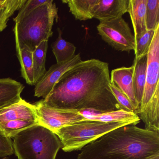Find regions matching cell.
Returning <instances> with one entry per match:
<instances>
[{"label": "cell", "mask_w": 159, "mask_h": 159, "mask_svg": "<svg viewBox=\"0 0 159 159\" xmlns=\"http://www.w3.org/2000/svg\"><path fill=\"white\" fill-rule=\"evenodd\" d=\"M110 84L108 63L96 59L82 61L60 77L43 101L58 109L125 110L113 95Z\"/></svg>", "instance_id": "obj_1"}, {"label": "cell", "mask_w": 159, "mask_h": 159, "mask_svg": "<svg viewBox=\"0 0 159 159\" xmlns=\"http://www.w3.org/2000/svg\"><path fill=\"white\" fill-rule=\"evenodd\" d=\"M131 124L105 134L81 150L77 159H146L159 153V131Z\"/></svg>", "instance_id": "obj_2"}, {"label": "cell", "mask_w": 159, "mask_h": 159, "mask_svg": "<svg viewBox=\"0 0 159 159\" xmlns=\"http://www.w3.org/2000/svg\"><path fill=\"white\" fill-rule=\"evenodd\" d=\"M58 9L53 0L33 10L13 29L16 43L20 48H26L33 52L44 41H49L53 35L54 21H58Z\"/></svg>", "instance_id": "obj_3"}, {"label": "cell", "mask_w": 159, "mask_h": 159, "mask_svg": "<svg viewBox=\"0 0 159 159\" xmlns=\"http://www.w3.org/2000/svg\"><path fill=\"white\" fill-rule=\"evenodd\" d=\"M13 139L18 159H56L62 148L57 135L39 124L21 131Z\"/></svg>", "instance_id": "obj_4"}, {"label": "cell", "mask_w": 159, "mask_h": 159, "mask_svg": "<svg viewBox=\"0 0 159 159\" xmlns=\"http://www.w3.org/2000/svg\"><path fill=\"white\" fill-rule=\"evenodd\" d=\"M133 123L136 124L131 122L105 123L85 120L62 127L54 133L60 139L62 150L65 152H71L80 150L112 130Z\"/></svg>", "instance_id": "obj_5"}, {"label": "cell", "mask_w": 159, "mask_h": 159, "mask_svg": "<svg viewBox=\"0 0 159 159\" xmlns=\"http://www.w3.org/2000/svg\"><path fill=\"white\" fill-rule=\"evenodd\" d=\"M38 124L34 105L22 98L0 109V131L7 137L13 138L21 131Z\"/></svg>", "instance_id": "obj_6"}, {"label": "cell", "mask_w": 159, "mask_h": 159, "mask_svg": "<svg viewBox=\"0 0 159 159\" xmlns=\"http://www.w3.org/2000/svg\"><path fill=\"white\" fill-rule=\"evenodd\" d=\"M102 39L117 51L130 53L135 50L134 36L122 17L100 22L97 27Z\"/></svg>", "instance_id": "obj_7"}, {"label": "cell", "mask_w": 159, "mask_h": 159, "mask_svg": "<svg viewBox=\"0 0 159 159\" xmlns=\"http://www.w3.org/2000/svg\"><path fill=\"white\" fill-rule=\"evenodd\" d=\"M39 124L54 133L56 130L74 124L85 118L76 110H62L47 107L43 99L33 104Z\"/></svg>", "instance_id": "obj_8"}, {"label": "cell", "mask_w": 159, "mask_h": 159, "mask_svg": "<svg viewBox=\"0 0 159 159\" xmlns=\"http://www.w3.org/2000/svg\"><path fill=\"white\" fill-rule=\"evenodd\" d=\"M147 57L146 84L142 101L136 112L138 116L144 111L159 87V25L155 29Z\"/></svg>", "instance_id": "obj_9"}, {"label": "cell", "mask_w": 159, "mask_h": 159, "mask_svg": "<svg viewBox=\"0 0 159 159\" xmlns=\"http://www.w3.org/2000/svg\"><path fill=\"white\" fill-rule=\"evenodd\" d=\"M82 61L80 54L79 53L67 61L52 65L35 85L34 96L38 98L43 97V99L46 98L60 77Z\"/></svg>", "instance_id": "obj_10"}, {"label": "cell", "mask_w": 159, "mask_h": 159, "mask_svg": "<svg viewBox=\"0 0 159 159\" xmlns=\"http://www.w3.org/2000/svg\"><path fill=\"white\" fill-rule=\"evenodd\" d=\"M130 0H98L95 7L93 18L100 22H107L122 17L128 12Z\"/></svg>", "instance_id": "obj_11"}, {"label": "cell", "mask_w": 159, "mask_h": 159, "mask_svg": "<svg viewBox=\"0 0 159 159\" xmlns=\"http://www.w3.org/2000/svg\"><path fill=\"white\" fill-rule=\"evenodd\" d=\"M134 70L133 65L129 67H122L113 70L111 73L110 82L127 97L137 111L138 106L135 96Z\"/></svg>", "instance_id": "obj_12"}, {"label": "cell", "mask_w": 159, "mask_h": 159, "mask_svg": "<svg viewBox=\"0 0 159 159\" xmlns=\"http://www.w3.org/2000/svg\"><path fill=\"white\" fill-rule=\"evenodd\" d=\"M25 86L11 78L0 79V109L21 100Z\"/></svg>", "instance_id": "obj_13"}, {"label": "cell", "mask_w": 159, "mask_h": 159, "mask_svg": "<svg viewBox=\"0 0 159 159\" xmlns=\"http://www.w3.org/2000/svg\"><path fill=\"white\" fill-rule=\"evenodd\" d=\"M147 0H130L128 12L134 28L135 39L147 32L146 14Z\"/></svg>", "instance_id": "obj_14"}, {"label": "cell", "mask_w": 159, "mask_h": 159, "mask_svg": "<svg viewBox=\"0 0 159 159\" xmlns=\"http://www.w3.org/2000/svg\"><path fill=\"white\" fill-rule=\"evenodd\" d=\"M147 55L139 59L134 58L133 64L134 67L133 75L134 88L136 100L138 108L142 101L146 84V69L148 58Z\"/></svg>", "instance_id": "obj_15"}, {"label": "cell", "mask_w": 159, "mask_h": 159, "mask_svg": "<svg viewBox=\"0 0 159 159\" xmlns=\"http://www.w3.org/2000/svg\"><path fill=\"white\" fill-rule=\"evenodd\" d=\"M98 0H64L76 20L85 21L93 18L95 7Z\"/></svg>", "instance_id": "obj_16"}, {"label": "cell", "mask_w": 159, "mask_h": 159, "mask_svg": "<svg viewBox=\"0 0 159 159\" xmlns=\"http://www.w3.org/2000/svg\"><path fill=\"white\" fill-rule=\"evenodd\" d=\"M89 120L105 123L131 122L138 124L140 120L134 112L120 109L101 112L100 114L92 116Z\"/></svg>", "instance_id": "obj_17"}, {"label": "cell", "mask_w": 159, "mask_h": 159, "mask_svg": "<svg viewBox=\"0 0 159 159\" xmlns=\"http://www.w3.org/2000/svg\"><path fill=\"white\" fill-rule=\"evenodd\" d=\"M17 57L21 66V72L22 77L28 84L35 85L33 70L32 52L26 48H20L16 43Z\"/></svg>", "instance_id": "obj_18"}, {"label": "cell", "mask_w": 159, "mask_h": 159, "mask_svg": "<svg viewBox=\"0 0 159 159\" xmlns=\"http://www.w3.org/2000/svg\"><path fill=\"white\" fill-rule=\"evenodd\" d=\"M58 36L56 40L52 44V51L56 59L57 63L65 62L75 55L76 48L74 44L62 38V31L57 29Z\"/></svg>", "instance_id": "obj_19"}, {"label": "cell", "mask_w": 159, "mask_h": 159, "mask_svg": "<svg viewBox=\"0 0 159 159\" xmlns=\"http://www.w3.org/2000/svg\"><path fill=\"white\" fill-rule=\"evenodd\" d=\"M48 47V41L42 42L32 52L33 70L36 84L46 73L45 62Z\"/></svg>", "instance_id": "obj_20"}, {"label": "cell", "mask_w": 159, "mask_h": 159, "mask_svg": "<svg viewBox=\"0 0 159 159\" xmlns=\"http://www.w3.org/2000/svg\"><path fill=\"white\" fill-rule=\"evenodd\" d=\"M27 0H0V32L7 26L10 17L19 11Z\"/></svg>", "instance_id": "obj_21"}, {"label": "cell", "mask_w": 159, "mask_h": 159, "mask_svg": "<svg viewBox=\"0 0 159 159\" xmlns=\"http://www.w3.org/2000/svg\"><path fill=\"white\" fill-rule=\"evenodd\" d=\"M146 27L148 30H155L159 25V0H147Z\"/></svg>", "instance_id": "obj_22"}, {"label": "cell", "mask_w": 159, "mask_h": 159, "mask_svg": "<svg viewBox=\"0 0 159 159\" xmlns=\"http://www.w3.org/2000/svg\"><path fill=\"white\" fill-rule=\"evenodd\" d=\"M155 30H147L144 35L139 38L135 39V50L134 52L135 59H139L148 54L154 36Z\"/></svg>", "instance_id": "obj_23"}, {"label": "cell", "mask_w": 159, "mask_h": 159, "mask_svg": "<svg viewBox=\"0 0 159 159\" xmlns=\"http://www.w3.org/2000/svg\"><path fill=\"white\" fill-rule=\"evenodd\" d=\"M51 0H28L19 10L18 14L16 17L13 18L15 23H18L24 17L30 13L33 10L44 3L50 2Z\"/></svg>", "instance_id": "obj_24"}, {"label": "cell", "mask_w": 159, "mask_h": 159, "mask_svg": "<svg viewBox=\"0 0 159 159\" xmlns=\"http://www.w3.org/2000/svg\"><path fill=\"white\" fill-rule=\"evenodd\" d=\"M110 86L116 100L123 108L125 110L136 113V111L127 97L112 84H110Z\"/></svg>", "instance_id": "obj_25"}, {"label": "cell", "mask_w": 159, "mask_h": 159, "mask_svg": "<svg viewBox=\"0 0 159 159\" xmlns=\"http://www.w3.org/2000/svg\"><path fill=\"white\" fill-rule=\"evenodd\" d=\"M14 153L11 139L7 137L0 131V158L11 156Z\"/></svg>", "instance_id": "obj_26"}, {"label": "cell", "mask_w": 159, "mask_h": 159, "mask_svg": "<svg viewBox=\"0 0 159 159\" xmlns=\"http://www.w3.org/2000/svg\"><path fill=\"white\" fill-rule=\"evenodd\" d=\"M146 159H159V153H156L154 155L150 156L148 158Z\"/></svg>", "instance_id": "obj_27"}, {"label": "cell", "mask_w": 159, "mask_h": 159, "mask_svg": "<svg viewBox=\"0 0 159 159\" xmlns=\"http://www.w3.org/2000/svg\"><path fill=\"white\" fill-rule=\"evenodd\" d=\"M0 159H9V158L8 157H5V158H1Z\"/></svg>", "instance_id": "obj_28"}]
</instances>
